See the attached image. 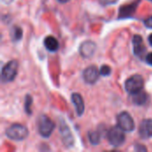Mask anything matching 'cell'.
Listing matches in <instances>:
<instances>
[{"label":"cell","instance_id":"cell-1","mask_svg":"<svg viewBox=\"0 0 152 152\" xmlns=\"http://www.w3.org/2000/svg\"><path fill=\"white\" fill-rule=\"evenodd\" d=\"M5 134L11 140L22 141L28 137V130L25 126L21 124H13L6 130Z\"/></svg>","mask_w":152,"mask_h":152},{"label":"cell","instance_id":"cell-2","mask_svg":"<svg viewBox=\"0 0 152 152\" xmlns=\"http://www.w3.org/2000/svg\"><path fill=\"white\" fill-rule=\"evenodd\" d=\"M107 139L112 146L120 147L126 141L124 130L118 126L110 127L107 132Z\"/></svg>","mask_w":152,"mask_h":152},{"label":"cell","instance_id":"cell-3","mask_svg":"<svg viewBox=\"0 0 152 152\" xmlns=\"http://www.w3.org/2000/svg\"><path fill=\"white\" fill-rule=\"evenodd\" d=\"M55 128L54 123L45 115H41L37 120V129L39 134L44 138H48Z\"/></svg>","mask_w":152,"mask_h":152},{"label":"cell","instance_id":"cell-4","mask_svg":"<svg viewBox=\"0 0 152 152\" xmlns=\"http://www.w3.org/2000/svg\"><path fill=\"white\" fill-rule=\"evenodd\" d=\"M18 67H19V64L17 61L12 60L8 61L2 69V72H1L2 81L4 83L13 81L17 76Z\"/></svg>","mask_w":152,"mask_h":152},{"label":"cell","instance_id":"cell-5","mask_svg":"<svg viewBox=\"0 0 152 152\" xmlns=\"http://www.w3.org/2000/svg\"><path fill=\"white\" fill-rule=\"evenodd\" d=\"M143 85H144L143 77L141 75L136 74L126 79L125 83V88L126 92L131 95L142 91L143 88Z\"/></svg>","mask_w":152,"mask_h":152},{"label":"cell","instance_id":"cell-6","mask_svg":"<svg viewBox=\"0 0 152 152\" xmlns=\"http://www.w3.org/2000/svg\"><path fill=\"white\" fill-rule=\"evenodd\" d=\"M117 121H118V126L119 127H121L124 131L133 132L134 130V127H135L134 121L128 112L123 111V112L119 113L118 115Z\"/></svg>","mask_w":152,"mask_h":152},{"label":"cell","instance_id":"cell-7","mask_svg":"<svg viewBox=\"0 0 152 152\" xmlns=\"http://www.w3.org/2000/svg\"><path fill=\"white\" fill-rule=\"evenodd\" d=\"M100 70L96 66H89L83 72V78L87 84H94L100 77Z\"/></svg>","mask_w":152,"mask_h":152},{"label":"cell","instance_id":"cell-8","mask_svg":"<svg viewBox=\"0 0 152 152\" xmlns=\"http://www.w3.org/2000/svg\"><path fill=\"white\" fill-rule=\"evenodd\" d=\"M60 133H61V140H62L63 144L68 148L72 147L73 144H74V138H73V135H72L69 126L66 125L65 122H62L61 124Z\"/></svg>","mask_w":152,"mask_h":152},{"label":"cell","instance_id":"cell-9","mask_svg":"<svg viewBox=\"0 0 152 152\" xmlns=\"http://www.w3.org/2000/svg\"><path fill=\"white\" fill-rule=\"evenodd\" d=\"M134 53L138 58H142L146 53V46L144 45L143 39L140 35H134L133 37Z\"/></svg>","mask_w":152,"mask_h":152},{"label":"cell","instance_id":"cell-10","mask_svg":"<svg viewBox=\"0 0 152 152\" xmlns=\"http://www.w3.org/2000/svg\"><path fill=\"white\" fill-rule=\"evenodd\" d=\"M96 51V44L93 41H85L79 46V53L83 58L92 57Z\"/></svg>","mask_w":152,"mask_h":152},{"label":"cell","instance_id":"cell-11","mask_svg":"<svg viewBox=\"0 0 152 152\" xmlns=\"http://www.w3.org/2000/svg\"><path fill=\"white\" fill-rule=\"evenodd\" d=\"M139 135L142 139H149L152 137V119H143L139 126Z\"/></svg>","mask_w":152,"mask_h":152},{"label":"cell","instance_id":"cell-12","mask_svg":"<svg viewBox=\"0 0 152 152\" xmlns=\"http://www.w3.org/2000/svg\"><path fill=\"white\" fill-rule=\"evenodd\" d=\"M71 101L76 108L77 110V114L78 116H82L85 110V103H84V100L82 98V96L79 94L74 93L71 95Z\"/></svg>","mask_w":152,"mask_h":152},{"label":"cell","instance_id":"cell-13","mask_svg":"<svg viewBox=\"0 0 152 152\" xmlns=\"http://www.w3.org/2000/svg\"><path fill=\"white\" fill-rule=\"evenodd\" d=\"M132 96V102L135 105H138V106H141V105H143L147 102L149 97H148V94L144 92V91H140L136 94H131Z\"/></svg>","mask_w":152,"mask_h":152},{"label":"cell","instance_id":"cell-14","mask_svg":"<svg viewBox=\"0 0 152 152\" xmlns=\"http://www.w3.org/2000/svg\"><path fill=\"white\" fill-rule=\"evenodd\" d=\"M44 45L45 48L50 52H56L59 49V42L53 36L46 37L44 40Z\"/></svg>","mask_w":152,"mask_h":152},{"label":"cell","instance_id":"cell-15","mask_svg":"<svg viewBox=\"0 0 152 152\" xmlns=\"http://www.w3.org/2000/svg\"><path fill=\"white\" fill-rule=\"evenodd\" d=\"M136 6H137V4H132L129 5H125V6L120 7L119 18H126V17L132 16L136 10Z\"/></svg>","mask_w":152,"mask_h":152},{"label":"cell","instance_id":"cell-16","mask_svg":"<svg viewBox=\"0 0 152 152\" xmlns=\"http://www.w3.org/2000/svg\"><path fill=\"white\" fill-rule=\"evenodd\" d=\"M88 139L92 145H97L101 142L102 134L100 131H90L88 133Z\"/></svg>","mask_w":152,"mask_h":152},{"label":"cell","instance_id":"cell-17","mask_svg":"<svg viewBox=\"0 0 152 152\" xmlns=\"http://www.w3.org/2000/svg\"><path fill=\"white\" fill-rule=\"evenodd\" d=\"M11 37H12V41L20 40L22 37V29L18 26L12 27L11 29Z\"/></svg>","mask_w":152,"mask_h":152},{"label":"cell","instance_id":"cell-18","mask_svg":"<svg viewBox=\"0 0 152 152\" xmlns=\"http://www.w3.org/2000/svg\"><path fill=\"white\" fill-rule=\"evenodd\" d=\"M32 102H33L32 97L29 94H27L26 98H25V110H26L27 114H28V115L31 114V105H32Z\"/></svg>","mask_w":152,"mask_h":152},{"label":"cell","instance_id":"cell-19","mask_svg":"<svg viewBox=\"0 0 152 152\" xmlns=\"http://www.w3.org/2000/svg\"><path fill=\"white\" fill-rule=\"evenodd\" d=\"M111 73V69L110 66L108 65H102L100 69V74L101 76H103V77H107V76H110Z\"/></svg>","mask_w":152,"mask_h":152},{"label":"cell","instance_id":"cell-20","mask_svg":"<svg viewBox=\"0 0 152 152\" xmlns=\"http://www.w3.org/2000/svg\"><path fill=\"white\" fill-rule=\"evenodd\" d=\"M144 24H145L146 27L152 28V16L151 17H149L146 20H144Z\"/></svg>","mask_w":152,"mask_h":152},{"label":"cell","instance_id":"cell-21","mask_svg":"<svg viewBox=\"0 0 152 152\" xmlns=\"http://www.w3.org/2000/svg\"><path fill=\"white\" fill-rule=\"evenodd\" d=\"M118 0H100V2L102 4H115L117 3Z\"/></svg>","mask_w":152,"mask_h":152},{"label":"cell","instance_id":"cell-22","mask_svg":"<svg viewBox=\"0 0 152 152\" xmlns=\"http://www.w3.org/2000/svg\"><path fill=\"white\" fill-rule=\"evenodd\" d=\"M145 60H146V62H147L149 65L152 66V53H148V54L146 55Z\"/></svg>","mask_w":152,"mask_h":152},{"label":"cell","instance_id":"cell-23","mask_svg":"<svg viewBox=\"0 0 152 152\" xmlns=\"http://www.w3.org/2000/svg\"><path fill=\"white\" fill-rule=\"evenodd\" d=\"M135 151H147V149L144 147V146H142V145H141V144H138V145H136V147H135Z\"/></svg>","mask_w":152,"mask_h":152},{"label":"cell","instance_id":"cell-24","mask_svg":"<svg viewBox=\"0 0 152 152\" xmlns=\"http://www.w3.org/2000/svg\"><path fill=\"white\" fill-rule=\"evenodd\" d=\"M148 40H149V42H150V44L152 46V33L149 36V37H148Z\"/></svg>","mask_w":152,"mask_h":152},{"label":"cell","instance_id":"cell-25","mask_svg":"<svg viewBox=\"0 0 152 152\" xmlns=\"http://www.w3.org/2000/svg\"><path fill=\"white\" fill-rule=\"evenodd\" d=\"M69 0H58V2H60L61 4H65L67 2H69Z\"/></svg>","mask_w":152,"mask_h":152}]
</instances>
